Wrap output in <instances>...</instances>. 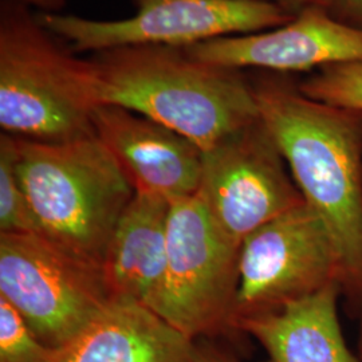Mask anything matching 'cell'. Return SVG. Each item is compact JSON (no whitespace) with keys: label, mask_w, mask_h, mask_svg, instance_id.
Masks as SVG:
<instances>
[{"label":"cell","mask_w":362,"mask_h":362,"mask_svg":"<svg viewBox=\"0 0 362 362\" xmlns=\"http://www.w3.org/2000/svg\"><path fill=\"white\" fill-rule=\"evenodd\" d=\"M0 233H37L38 223L19 180L13 137H0Z\"/></svg>","instance_id":"obj_15"},{"label":"cell","mask_w":362,"mask_h":362,"mask_svg":"<svg viewBox=\"0 0 362 362\" xmlns=\"http://www.w3.org/2000/svg\"><path fill=\"white\" fill-rule=\"evenodd\" d=\"M59 353L43 344L21 314L0 297V362H58Z\"/></svg>","instance_id":"obj_17"},{"label":"cell","mask_w":362,"mask_h":362,"mask_svg":"<svg viewBox=\"0 0 362 362\" xmlns=\"http://www.w3.org/2000/svg\"><path fill=\"white\" fill-rule=\"evenodd\" d=\"M341 284L279 310L246 317L236 332L255 338L269 362H360L348 348L338 317Z\"/></svg>","instance_id":"obj_14"},{"label":"cell","mask_w":362,"mask_h":362,"mask_svg":"<svg viewBox=\"0 0 362 362\" xmlns=\"http://www.w3.org/2000/svg\"><path fill=\"white\" fill-rule=\"evenodd\" d=\"M90 61L65 52L27 11H0V127L13 137L67 143L95 134L98 107Z\"/></svg>","instance_id":"obj_4"},{"label":"cell","mask_w":362,"mask_h":362,"mask_svg":"<svg viewBox=\"0 0 362 362\" xmlns=\"http://www.w3.org/2000/svg\"><path fill=\"white\" fill-rule=\"evenodd\" d=\"M168 200L134 191L117 223L103 263L113 299L153 309L167 270Z\"/></svg>","instance_id":"obj_13"},{"label":"cell","mask_w":362,"mask_h":362,"mask_svg":"<svg viewBox=\"0 0 362 362\" xmlns=\"http://www.w3.org/2000/svg\"><path fill=\"white\" fill-rule=\"evenodd\" d=\"M90 64L98 105L148 117L203 152L259 119L242 70L194 59L181 47L124 46L95 52Z\"/></svg>","instance_id":"obj_2"},{"label":"cell","mask_w":362,"mask_h":362,"mask_svg":"<svg viewBox=\"0 0 362 362\" xmlns=\"http://www.w3.org/2000/svg\"><path fill=\"white\" fill-rule=\"evenodd\" d=\"M258 1L276 4L293 13H300L308 7H315V6L325 8V4H326V0H258Z\"/></svg>","instance_id":"obj_19"},{"label":"cell","mask_w":362,"mask_h":362,"mask_svg":"<svg viewBox=\"0 0 362 362\" xmlns=\"http://www.w3.org/2000/svg\"><path fill=\"white\" fill-rule=\"evenodd\" d=\"M94 128L134 191L169 203L197 194L203 151L187 137L116 105L95 109Z\"/></svg>","instance_id":"obj_11"},{"label":"cell","mask_w":362,"mask_h":362,"mask_svg":"<svg viewBox=\"0 0 362 362\" xmlns=\"http://www.w3.org/2000/svg\"><path fill=\"white\" fill-rule=\"evenodd\" d=\"M58 362H199L194 339L156 311L112 299L66 348Z\"/></svg>","instance_id":"obj_12"},{"label":"cell","mask_w":362,"mask_h":362,"mask_svg":"<svg viewBox=\"0 0 362 362\" xmlns=\"http://www.w3.org/2000/svg\"><path fill=\"white\" fill-rule=\"evenodd\" d=\"M197 197L238 245L305 203L285 158L260 118L203 152Z\"/></svg>","instance_id":"obj_9"},{"label":"cell","mask_w":362,"mask_h":362,"mask_svg":"<svg viewBox=\"0 0 362 362\" xmlns=\"http://www.w3.org/2000/svg\"><path fill=\"white\" fill-rule=\"evenodd\" d=\"M360 350H361L362 358V303L360 306Z\"/></svg>","instance_id":"obj_22"},{"label":"cell","mask_w":362,"mask_h":362,"mask_svg":"<svg viewBox=\"0 0 362 362\" xmlns=\"http://www.w3.org/2000/svg\"><path fill=\"white\" fill-rule=\"evenodd\" d=\"M344 287V266L333 235L305 202L247 236L239 257L233 330L246 318Z\"/></svg>","instance_id":"obj_7"},{"label":"cell","mask_w":362,"mask_h":362,"mask_svg":"<svg viewBox=\"0 0 362 362\" xmlns=\"http://www.w3.org/2000/svg\"><path fill=\"white\" fill-rule=\"evenodd\" d=\"M137 13L119 21H91L74 15L42 13L52 35L78 52L124 46L188 47L231 34H257L285 26L297 13L258 0H133Z\"/></svg>","instance_id":"obj_8"},{"label":"cell","mask_w":362,"mask_h":362,"mask_svg":"<svg viewBox=\"0 0 362 362\" xmlns=\"http://www.w3.org/2000/svg\"><path fill=\"white\" fill-rule=\"evenodd\" d=\"M8 1H15L19 4H30V6H35L40 10H43L45 13H58L59 10L64 8L66 0H8Z\"/></svg>","instance_id":"obj_21"},{"label":"cell","mask_w":362,"mask_h":362,"mask_svg":"<svg viewBox=\"0 0 362 362\" xmlns=\"http://www.w3.org/2000/svg\"><path fill=\"white\" fill-rule=\"evenodd\" d=\"M194 59L242 70L309 71L362 62V28L334 19L324 7H308L285 26L243 37H223L181 47Z\"/></svg>","instance_id":"obj_10"},{"label":"cell","mask_w":362,"mask_h":362,"mask_svg":"<svg viewBox=\"0 0 362 362\" xmlns=\"http://www.w3.org/2000/svg\"><path fill=\"white\" fill-rule=\"evenodd\" d=\"M0 297L59 350L113 299L101 269L37 233H0Z\"/></svg>","instance_id":"obj_5"},{"label":"cell","mask_w":362,"mask_h":362,"mask_svg":"<svg viewBox=\"0 0 362 362\" xmlns=\"http://www.w3.org/2000/svg\"><path fill=\"white\" fill-rule=\"evenodd\" d=\"M240 248L197 194L172 203L167 270L152 310L192 339L233 330Z\"/></svg>","instance_id":"obj_6"},{"label":"cell","mask_w":362,"mask_h":362,"mask_svg":"<svg viewBox=\"0 0 362 362\" xmlns=\"http://www.w3.org/2000/svg\"><path fill=\"white\" fill-rule=\"evenodd\" d=\"M197 354H199V362H239L233 354L208 345L204 346L197 345Z\"/></svg>","instance_id":"obj_20"},{"label":"cell","mask_w":362,"mask_h":362,"mask_svg":"<svg viewBox=\"0 0 362 362\" xmlns=\"http://www.w3.org/2000/svg\"><path fill=\"white\" fill-rule=\"evenodd\" d=\"M15 165L40 235L103 270L117 223L134 194L98 136L67 143L13 137Z\"/></svg>","instance_id":"obj_3"},{"label":"cell","mask_w":362,"mask_h":362,"mask_svg":"<svg viewBox=\"0 0 362 362\" xmlns=\"http://www.w3.org/2000/svg\"><path fill=\"white\" fill-rule=\"evenodd\" d=\"M254 86L259 118L290 173L333 235L344 293L362 303V113L305 95L285 78Z\"/></svg>","instance_id":"obj_1"},{"label":"cell","mask_w":362,"mask_h":362,"mask_svg":"<svg viewBox=\"0 0 362 362\" xmlns=\"http://www.w3.org/2000/svg\"><path fill=\"white\" fill-rule=\"evenodd\" d=\"M298 88L315 101L362 113V62L325 66Z\"/></svg>","instance_id":"obj_16"},{"label":"cell","mask_w":362,"mask_h":362,"mask_svg":"<svg viewBox=\"0 0 362 362\" xmlns=\"http://www.w3.org/2000/svg\"><path fill=\"white\" fill-rule=\"evenodd\" d=\"M325 8L337 21L362 28V0H326Z\"/></svg>","instance_id":"obj_18"}]
</instances>
